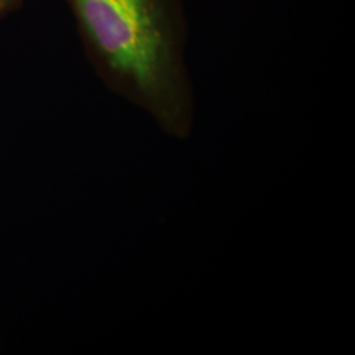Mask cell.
Returning <instances> with one entry per match:
<instances>
[{
    "label": "cell",
    "instance_id": "cell-2",
    "mask_svg": "<svg viewBox=\"0 0 355 355\" xmlns=\"http://www.w3.org/2000/svg\"><path fill=\"white\" fill-rule=\"evenodd\" d=\"M12 1L13 0H0V11H1V10H4L6 7H8Z\"/></svg>",
    "mask_w": 355,
    "mask_h": 355
},
{
    "label": "cell",
    "instance_id": "cell-1",
    "mask_svg": "<svg viewBox=\"0 0 355 355\" xmlns=\"http://www.w3.org/2000/svg\"><path fill=\"white\" fill-rule=\"evenodd\" d=\"M89 51L117 92L170 137L195 123L183 0H69Z\"/></svg>",
    "mask_w": 355,
    "mask_h": 355
}]
</instances>
